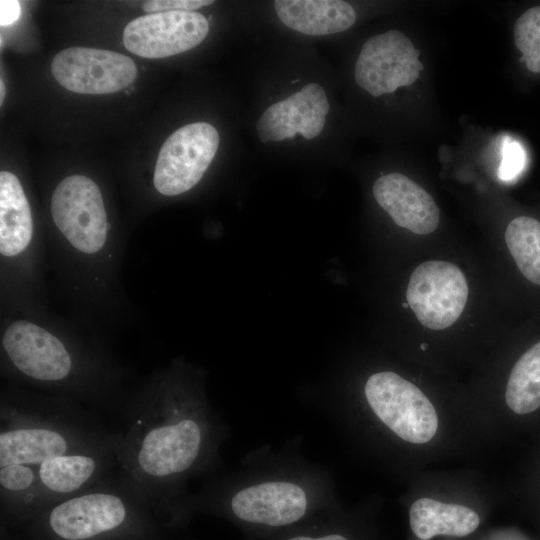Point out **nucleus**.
Segmentation results:
<instances>
[{
	"label": "nucleus",
	"mask_w": 540,
	"mask_h": 540,
	"mask_svg": "<svg viewBox=\"0 0 540 540\" xmlns=\"http://www.w3.org/2000/svg\"><path fill=\"white\" fill-rule=\"evenodd\" d=\"M121 431L108 430L82 403L3 382L0 466L43 462L73 452L117 450Z\"/></svg>",
	"instance_id": "7ed1b4c3"
},
{
	"label": "nucleus",
	"mask_w": 540,
	"mask_h": 540,
	"mask_svg": "<svg viewBox=\"0 0 540 540\" xmlns=\"http://www.w3.org/2000/svg\"><path fill=\"white\" fill-rule=\"evenodd\" d=\"M21 15V6L17 0L0 1V24L8 26L15 23Z\"/></svg>",
	"instance_id": "b1692460"
},
{
	"label": "nucleus",
	"mask_w": 540,
	"mask_h": 540,
	"mask_svg": "<svg viewBox=\"0 0 540 540\" xmlns=\"http://www.w3.org/2000/svg\"><path fill=\"white\" fill-rule=\"evenodd\" d=\"M219 134L206 122L187 124L174 131L158 154L152 186L164 197L184 194L195 187L212 163Z\"/></svg>",
	"instance_id": "6e6552de"
},
{
	"label": "nucleus",
	"mask_w": 540,
	"mask_h": 540,
	"mask_svg": "<svg viewBox=\"0 0 540 540\" xmlns=\"http://www.w3.org/2000/svg\"><path fill=\"white\" fill-rule=\"evenodd\" d=\"M284 540H349L344 535L339 533H316V534H296Z\"/></svg>",
	"instance_id": "393cba45"
},
{
	"label": "nucleus",
	"mask_w": 540,
	"mask_h": 540,
	"mask_svg": "<svg viewBox=\"0 0 540 540\" xmlns=\"http://www.w3.org/2000/svg\"><path fill=\"white\" fill-rule=\"evenodd\" d=\"M4 97H5V86H4L3 81L1 80L0 81V103L1 104L3 103Z\"/></svg>",
	"instance_id": "a878e982"
},
{
	"label": "nucleus",
	"mask_w": 540,
	"mask_h": 540,
	"mask_svg": "<svg viewBox=\"0 0 540 540\" xmlns=\"http://www.w3.org/2000/svg\"><path fill=\"white\" fill-rule=\"evenodd\" d=\"M402 305L403 307H407L408 303H403Z\"/></svg>",
	"instance_id": "bb28decb"
},
{
	"label": "nucleus",
	"mask_w": 540,
	"mask_h": 540,
	"mask_svg": "<svg viewBox=\"0 0 540 540\" xmlns=\"http://www.w3.org/2000/svg\"><path fill=\"white\" fill-rule=\"evenodd\" d=\"M328 112L324 89L317 83H309L263 112L256 125L259 139L263 143L282 141L297 133L313 139L322 132Z\"/></svg>",
	"instance_id": "ddd939ff"
},
{
	"label": "nucleus",
	"mask_w": 540,
	"mask_h": 540,
	"mask_svg": "<svg viewBox=\"0 0 540 540\" xmlns=\"http://www.w3.org/2000/svg\"><path fill=\"white\" fill-rule=\"evenodd\" d=\"M0 496L5 511L33 516L42 506L39 468L26 464L0 466Z\"/></svg>",
	"instance_id": "a211bd4d"
},
{
	"label": "nucleus",
	"mask_w": 540,
	"mask_h": 540,
	"mask_svg": "<svg viewBox=\"0 0 540 540\" xmlns=\"http://www.w3.org/2000/svg\"><path fill=\"white\" fill-rule=\"evenodd\" d=\"M504 237L520 272L540 286V222L528 216L516 217L508 224Z\"/></svg>",
	"instance_id": "aec40b11"
},
{
	"label": "nucleus",
	"mask_w": 540,
	"mask_h": 540,
	"mask_svg": "<svg viewBox=\"0 0 540 540\" xmlns=\"http://www.w3.org/2000/svg\"><path fill=\"white\" fill-rule=\"evenodd\" d=\"M508 407L516 414H527L540 407V341L513 366L505 391Z\"/></svg>",
	"instance_id": "6ab92c4d"
},
{
	"label": "nucleus",
	"mask_w": 540,
	"mask_h": 540,
	"mask_svg": "<svg viewBox=\"0 0 540 540\" xmlns=\"http://www.w3.org/2000/svg\"><path fill=\"white\" fill-rule=\"evenodd\" d=\"M201 502L221 506L234 519L249 526L284 528L316 511L327 493L314 479L296 472H277L239 483L208 487Z\"/></svg>",
	"instance_id": "39448f33"
},
{
	"label": "nucleus",
	"mask_w": 540,
	"mask_h": 540,
	"mask_svg": "<svg viewBox=\"0 0 540 540\" xmlns=\"http://www.w3.org/2000/svg\"><path fill=\"white\" fill-rule=\"evenodd\" d=\"M364 393L373 414L399 438L424 444L435 436L438 417L434 406L416 385L397 373L372 374Z\"/></svg>",
	"instance_id": "0eeeda50"
},
{
	"label": "nucleus",
	"mask_w": 540,
	"mask_h": 540,
	"mask_svg": "<svg viewBox=\"0 0 540 540\" xmlns=\"http://www.w3.org/2000/svg\"><path fill=\"white\" fill-rule=\"evenodd\" d=\"M209 32L207 19L194 11L146 14L131 20L123 31V43L144 58H165L200 44Z\"/></svg>",
	"instance_id": "f8f14e48"
},
{
	"label": "nucleus",
	"mask_w": 540,
	"mask_h": 540,
	"mask_svg": "<svg viewBox=\"0 0 540 540\" xmlns=\"http://www.w3.org/2000/svg\"><path fill=\"white\" fill-rule=\"evenodd\" d=\"M409 522L417 538L430 540L436 535H469L479 526L480 519L474 510L466 506L424 497L412 504Z\"/></svg>",
	"instance_id": "f3484780"
},
{
	"label": "nucleus",
	"mask_w": 540,
	"mask_h": 540,
	"mask_svg": "<svg viewBox=\"0 0 540 540\" xmlns=\"http://www.w3.org/2000/svg\"><path fill=\"white\" fill-rule=\"evenodd\" d=\"M516 47L522 52L521 62L528 70L540 73V6L528 9L514 26Z\"/></svg>",
	"instance_id": "412c9836"
},
{
	"label": "nucleus",
	"mask_w": 540,
	"mask_h": 540,
	"mask_svg": "<svg viewBox=\"0 0 540 540\" xmlns=\"http://www.w3.org/2000/svg\"><path fill=\"white\" fill-rule=\"evenodd\" d=\"M420 51L402 32L389 30L370 37L362 46L355 65L359 87L374 97L413 84L423 65Z\"/></svg>",
	"instance_id": "9b49d317"
},
{
	"label": "nucleus",
	"mask_w": 540,
	"mask_h": 540,
	"mask_svg": "<svg viewBox=\"0 0 540 540\" xmlns=\"http://www.w3.org/2000/svg\"><path fill=\"white\" fill-rule=\"evenodd\" d=\"M373 195L398 226L415 234H430L439 225V208L431 195L403 174L389 173L378 178Z\"/></svg>",
	"instance_id": "2eb2a0df"
},
{
	"label": "nucleus",
	"mask_w": 540,
	"mask_h": 540,
	"mask_svg": "<svg viewBox=\"0 0 540 540\" xmlns=\"http://www.w3.org/2000/svg\"><path fill=\"white\" fill-rule=\"evenodd\" d=\"M468 294L465 275L458 266L430 260L419 264L412 272L406 299L423 326L443 330L460 317Z\"/></svg>",
	"instance_id": "1a4fd4ad"
},
{
	"label": "nucleus",
	"mask_w": 540,
	"mask_h": 540,
	"mask_svg": "<svg viewBox=\"0 0 540 540\" xmlns=\"http://www.w3.org/2000/svg\"><path fill=\"white\" fill-rule=\"evenodd\" d=\"M527 163V154L522 144L513 139H506L502 146V161L498 168V177L503 181L517 178Z\"/></svg>",
	"instance_id": "4be33fe9"
},
{
	"label": "nucleus",
	"mask_w": 540,
	"mask_h": 540,
	"mask_svg": "<svg viewBox=\"0 0 540 540\" xmlns=\"http://www.w3.org/2000/svg\"><path fill=\"white\" fill-rule=\"evenodd\" d=\"M278 18L287 27L310 36L335 34L356 21L354 8L339 0H277Z\"/></svg>",
	"instance_id": "dca6fc26"
},
{
	"label": "nucleus",
	"mask_w": 540,
	"mask_h": 540,
	"mask_svg": "<svg viewBox=\"0 0 540 540\" xmlns=\"http://www.w3.org/2000/svg\"><path fill=\"white\" fill-rule=\"evenodd\" d=\"M149 509L156 510L115 470L33 516H38L43 527L57 540H99L125 530Z\"/></svg>",
	"instance_id": "423d86ee"
},
{
	"label": "nucleus",
	"mask_w": 540,
	"mask_h": 540,
	"mask_svg": "<svg viewBox=\"0 0 540 540\" xmlns=\"http://www.w3.org/2000/svg\"><path fill=\"white\" fill-rule=\"evenodd\" d=\"M51 72L65 89L80 94H109L133 83L137 76L134 61L121 53L69 47L58 52Z\"/></svg>",
	"instance_id": "9d476101"
},
{
	"label": "nucleus",
	"mask_w": 540,
	"mask_h": 540,
	"mask_svg": "<svg viewBox=\"0 0 540 540\" xmlns=\"http://www.w3.org/2000/svg\"><path fill=\"white\" fill-rule=\"evenodd\" d=\"M38 468L42 509L87 489L117 470V450L73 452L53 457Z\"/></svg>",
	"instance_id": "4468645a"
},
{
	"label": "nucleus",
	"mask_w": 540,
	"mask_h": 540,
	"mask_svg": "<svg viewBox=\"0 0 540 540\" xmlns=\"http://www.w3.org/2000/svg\"><path fill=\"white\" fill-rule=\"evenodd\" d=\"M45 233L13 172H0V318L48 306Z\"/></svg>",
	"instance_id": "20e7f679"
},
{
	"label": "nucleus",
	"mask_w": 540,
	"mask_h": 540,
	"mask_svg": "<svg viewBox=\"0 0 540 540\" xmlns=\"http://www.w3.org/2000/svg\"><path fill=\"white\" fill-rule=\"evenodd\" d=\"M84 329L48 306L0 318L4 382L85 406H113L123 397L126 370L104 338Z\"/></svg>",
	"instance_id": "f03ea898"
},
{
	"label": "nucleus",
	"mask_w": 540,
	"mask_h": 540,
	"mask_svg": "<svg viewBox=\"0 0 540 540\" xmlns=\"http://www.w3.org/2000/svg\"><path fill=\"white\" fill-rule=\"evenodd\" d=\"M211 0H150L142 5L147 14L168 11H194L201 7L211 5Z\"/></svg>",
	"instance_id": "5701e85b"
},
{
	"label": "nucleus",
	"mask_w": 540,
	"mask_h": 540,
	"mask_svg": "<svg viewBox=\"0 0 540 540\" xmlns=\"http://www.w3.org/2000/svg\"><path fill=\"white\" fill-rule=\"evenodd\" d=\"M124 407L118 473L156 510L185 503L188 482L218 464L226 438L198 374L175 359L151 372Z\"/></svg>",
	"instance_id": "f257e3e1"
}]
</instances>
